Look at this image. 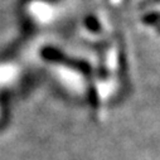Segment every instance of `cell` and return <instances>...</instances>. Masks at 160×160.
I'll return each mask as SVG.
<instances>
[{
	"label": "cell",
	"instance_id": "6da1fadb",
	"mask_svg": "<svg viewBox=\"0 0 160 160\" xmlns=\"http://www.w3.org/2000/svg\"><path fill=\"white\" fill-rule=\"evenodd\" d=\"M86 24H87V27H88L90 29H92V30H98V28H100L98 22H97V19H96L93 15H90V17L86 19Z\"/></svg>",
	"mask_w": 160,
	"mask_h": 160
},
{
	"label": "cell",
	"instance_id": "7a4b0ae2",
	"mask_svg": "<svg viewBox=\"0 0 160 160\" xmlns=\"http://www.w3.org/2000/svg\"><path fill=\"white\" fill-rule=\"evenodd\" d=\"M144 20L146 23H155L158 20V13H152V14H149L148 17L144 18Z\"/></svg>",
	"mask_w": 160,
	"mask_h": 160
}]
</instances>
